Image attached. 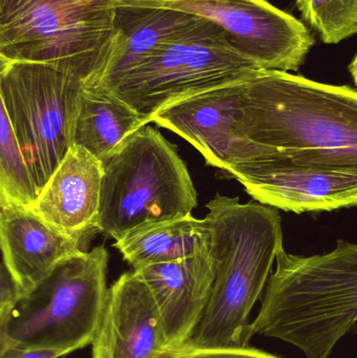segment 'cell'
Returning <instances> with one entry per match:
<instances>
[{
    "mask_svg": "<svg viewBox=\"0 0 357 358\" xmlns=\"http://www.w3.org/2000/svg\"><path fill=\"white\" fill-rule=\"evenodd\" d=\"M304 20L326 44L357 35V0H297Z\"/></svg>",
    "mask_w": 357,
    "mask_h": 358,
    "instance_id": "obj_19",
    "label": "cell"
},
{
    "mask_svg": "<svg viewBox=\"0 0 357 358\" xmlns=\"http://www.w3.org/2000/svg\"><path fill=\"white\" fill-rule=\"evenodd\" d=\"M357 323V244L303 257L283 248L253 321L255 334L299 349L306 358H330Z\"/></svg>",
    "mask_w": 357,
    "mask_h": 358,
    "instance_id": "obj_3",
    "label": "cell"
},
{
    "mask_svg": "<svg viewBox=\"0 0 357 358\" xmlns=\"http://www.w3.org/2000/svg\"><path fill=\"white\" fill-rule=\"evenodd\" d=\"M104 166L73 144L38 194L31 210L43 220L82 243L96 229Z\"/></svg>",
    "mask_w": 357,
    "mask_h": 358,
    "instance_id": "obj_12",
    "label": "cell"
},
{
    "mask_svg": "<svg viewBox=\"0 0 357 358\" xmlns=\"http://www.w3.org/2000/svg\"><path fill=\"white\" fill-rule=\"evenodd\" d=\"M207 208L215 279L199 323L184 344L249 347L255 336L252 310L284 248L282 217L272 206L241 203L238 197L220 194Z\"/></svg>",
    "mask_w": 357,
    "mask_h": 358,
    "instance_id": "obj_2",
    "label": "cell"
},
{
    "mask_svg": "<svg viewBox=\"0 0 357 358\" xmlns=\"http://www.w3.org/2000/svg\"><path fill=\"white\" fill-rule=\"evenodd\" d=\"M211 229L205 219L190 216L149 225L130 234L115 248L133 271L194 256L207 248Z\"/></svg>",
    "mask_w": 357,
    "mask_h": 358,
    "instance_id": "obj_17",
    "label": "cell"
},
{
    "mask_svg": "<svg viewBox=\"0 0 357 358\" xmlns=\"http://www.w3.org/2000/svg\"><path fill=\"white\" fill-rule=\"evenodd\" d=\"M0 238L2 262L24 296L61 261L81 252V242L23 206H0Z\"/></svg>",
    "mask_w": 357,
    "mask_h": 358,
    "instance_id": "obj_14",
    "label": "cell"
},
{
    "mask_svg": "<svg viewBox=\"0 0 357 358\" xmlns=\"http://www.w3.org/2000/svg\"><path fill=\"white\" fill-rule=\"evenodd\" d=\"M0 320L6 317L14 308L18 301L24 296V292L8 271L6 265L1 263L0 273Z\"/></svg>",
    "mask_w": 357,
    "mask_h": 358,
    "instance_id": "obj_21",
    "label": "cell"
},
{
    "mask_svg": "<svg viewBox=\"0 0 357 358\" xmlns=\"http://www.w3.org/2000/svg\"><path fill=\"white\" fill-rule=\"evenodd\" d=\"M152 122L111 90L85 85L75 124V144L104 163L132 134Z\"/></svg>",
    "mask_w": 357,
    "mask_h": 358,
    "instance_id": "obj_16",
    "label": "cell"
},
{
    "mask_svg": "<svg viewBox=\"0 0 357 358\" xmlns=\"http://www.w3.org/2000/svg\"><path fill=\"white\" fill-rule=\"evenodd\" d=\"M117 6L119 0H0V60L44 63L94 85L115 50Z\"/></svg>",
    "mask_w": 357,
    "mask_h": 358,
    "instance_id": "obj_4",
    "label": "cell"
},
{
    "mask_svg": "<svg viewBox=\"0 0 357 358\" xmlns=\"http://www.w3.org/2000/svg\"><path fill=\"white\" fill-rule=\"evenodd\" d=\"M0 111V206L31 210L39 192L3 107Z\"/></svg>",
    "mask_w": 357,
    "mask_h": 358,
    "instance_id": "obj_18",
    "label": "cell"
},
{
    "mask_svg": "<svg viewBox=\"0 0 357 358\" xmlns=\"http://www.w3.org/2000/svg\"><path fill=\"white\" fill-rule=\"evenodd\" d=\"M109 255L98 246L61 261L0 320V349H63L94 342L106 300Z\"/></svg>",
    "mask_w": 357,
    "mask_h": 358,
    "instance_id": "obj_6",
    "label": "cell"
},
{
    "mask_svg": "<svg viewBox=\"0 0 357 358\" xmlns=\"http://www.w3.org/2000/svg\"><path fill=\"white\" fill-rule=\"evenodd\" d=\"M350 73H351L352 79H354V84L357 87V54L352 60L351 64L349 66Z\"/></svg>",
    "mask_w": 357,
    "mask_h": 358,
    "instance_id": "obj_23",
    "label": "cell"
},
{
    "mask_svg": "<svg viewBox=\"0 0 357 358\" xmlns=\"http://www.w3.org/2000/svg\"><path fill=\"white\" fill-rule=\"evenodd\" d=\"M0 65L1 106L40 192L75 144L85 83L44 63Z\"/></svg>",
    "mask_w": 357,
    "mask_h": 358,
    "instance_id": "obj_7",
    "label": "cell"
},
{
    "mask_svg": "<svg viewBox=\"0 0 357 358\" xmlns=\"http://www.w3.org/2000/svg\"><path fill=\"white\" fill-rule=\"evenodd\" d=\"M255 201L296 214L357 206V166L298 161L272 151L235 169Z\"/></svg>",
    "mask_w": 357,
    "mask_h": 358,
    "instance_id": "obj_10",
    "label": "cell"
},
{
    "mask_svg": "<svg viewBox=\"0 0 357 358\" xmlns=\"http://www.w3.org/2000/svg\"><path fill=\"white\" fill-rule=\"evenodd\" d=\"M96 229L121 241L149 225L190 216L197 192L177 148L150 126L103 163Z\"/></svg>",
    "mask_w": 357,
    "mask_h": 358,
    "instance_id": "obj_5",
    "label": "cell"
},
{
    "mask_svg": "<svg viewBox=\"0 0 357 358\" xmlns=\"http://www.w3.org/2000/svg\"><path fill=\"white\" fill-rule=\"evenodd\" d=\"M136 271L159 307L168 348L184 344L199 323L215 279L210 244L194 256Z\"/></svg>",
    "mask_w": 357,
    "mask_h": 358,
    "instance_id": "obj_13",
    "label": "cell"
},
{
    "mask_svg": "<svg viewBox=\"0 0 357 358\" xmlns=\"http://www.w3.org/2000/svg\"><path fill=\"white\" fill-rule=\"evenodd\" d=\"M128 6L167 8L221 27L228 43L266 71H297L314 45L309 29L266 0H119Z\"/></svg>",
    "mask_w": 357,
    "mask_h": 358,
    "instance_id": "obj_9",
    "label": "cell"
},
{
    "mask_svg": "<svg viewBox=\"0 0 357 358\" xmlns=\"http://www.w3.org/2000/svg\"><path fill=\"white\" fill-rule=\"evenodd\" d=\"M241 138L298 161L357 166V90L287 71H259L239 82Z\"/></svg>",
    "mask_w": 357,
    "mask_h": 358,
    "instance_id": "obj_1",
    "label": "cell"
},
{
    "mask_svg": "<svg viewBox=\"0 0 357 358\" xmlns=\"http://www.w3.org/2000/svg\"><path fill=\"white\" fill-rule=\"evenodd\" d=\"M207 22V19L173 8L119 2L115 50L100 80L92 86L109 87L161 46L191 35Z\"/></svg>",
    "mask_w": 357,
    "mask_h": 358,
    "instance_id": "obj_15",
    "label": "cell"
},
{
    "mask_svg": "<svg viewBox=\"0 0 357 358\" xmlns=\"http://www.w3.org/2000/svg\"><path fill=\"white\" fill-rule=\"evenodd\" d=\"M92 347V358H159L168 348L159 307L138 271L108 288Z\"/></svg>",
    "mask_w": 357,
    "mask_h": 358,
    "instance_id": "obj_11",
    "label": "cell"
},
{
    "mask_svg": "<svg viewBox=\"0 0 357 358\" xmlns=\"http://www.w3.org/2000/svg\"><path fill=\"white\" fill-rule=\"evenodd\" d=\"M68 355H71V352L63 349L16 347L0 349V358H60Z\"/></svg>",
    "mask_w": 357,
    "mask_h": 358,
    "instance_id": "obj_22",
    "label": "cell"
},
{
    "mask_svg": "<svg viewBox=\"0 0 357 358\" xmlns=\"http://www.w3.org/2000/svg\"><path fill=\"white\" fill-rule=\"evenodd\" d=\"M159 358H281L252 347H197L182 344L169 347Z\"/></svg>",
    "mask_w": 357,
    "mask_h": 358,
    "instance_id": "obj_20",
    "label": "cell"
},
{
    "mask_svg": "<svg viewBox=\"0 0 357 358\" xmlns=\"http://www.w3.org/2000/svg\"><path fill=\"white\" fill-rule=\"evenodd\" d=\"M264 71L235 50L221 27L209 20L191 35L170 42L107 90L152 119L163 107Z\"/></svg>",
    "mask_w": 357,
    "mask_h": 358,
    "instance_id": "obj_8",
    "label": "cell"
}]
</instances>
